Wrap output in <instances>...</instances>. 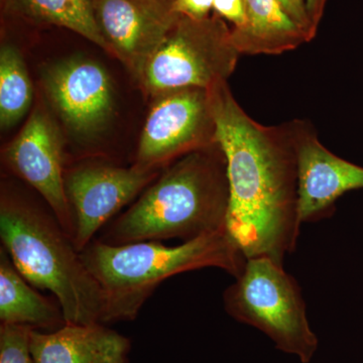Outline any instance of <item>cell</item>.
<instances>
[{"label":"cell","mask_w":363,"mask_h":363,"mask_svg":"<svg viewBox=\"0 0 363 363\" xmlns=\"http://www.w3.org/2000/svg\"><path fill=\"white\" fill-rule=\"evenodd\" d=\"M157 176V169L104 164H82L65 172L64 183L76 250L82 252L98 231Z\"/></svg>","instance_id":"ba28073f"},{"label":"cell","mask_w":363,"mask_h":363,"mask_svg":"<svg viewBox=\"0 0 363 363\" xmlns=\"http://www.w3.org/2000/svg\"><path fill=\"white\" fill-rule=\"evenodd\" d=\"M80 255L104 294V324L135 320L145 301L171 277L217 267L236 279L247 262L227 230L177 247L154 240L119 245L92 240Z\"/></svg>","instance_id":"277c9868"},{"label":"cell","mask_w":363,"mask_h":363,"mask_svg":"<svg viewBox=\"0 0 363 363\" xmlns=\"http://www.w3.org/2000/svg\"><path fill=\"white\" fill-rule=\"evenodd\" d=\"M33 100V86L25 60L16 45L0 49V125L9 130L23 118Z\"/></svg>","instance_id":"e0dca14e"},{"label":"cell","mask_w":363,"mask_h":363,"mask_svg":"<svg viewBox=\"0 0 363 363\" xmlns=\"http://www.w3.org/2000/svg\"><path fill=\"white\" fill-rule=\"evenodd\" d=\"M0 238L21 276L54 294L66 323L104 324V294L54 213L4 188Z\"/></svg>","instance_id":"3957f363"},{"label":"cell","mask_w":363,"mask_h":363,"mask_svg":"<svg viewBox=\"0 0 363 363\" xmlns=\"http://www.w3.org/2000/svg\"><path fill=\"white\" fill-rule=\"evenodd\" d=\"M217 143L208 89L183 88L155 97L140 135L136 168L157 169Z\"/></svg>","instance_id":"52a82bcc"},{"label":"cell","mask_w":363,"mask_h":363,"mask_svg":"<svg viewBox=\"0 0 363 363\" xmlns=\"http://www.w3.org/2000/svg\"><path fill=\"white\" fill-rule=\"evenodd\" d=\"M305 1L313 28L317 33L318 26H319L320 21L322 20L325 7H326L328 0H305Z\"/></svg>","instance_id":"7402d4cb"},{"label":"cell","mask_w":363,"mask_h":363,"mask_svg":"<svg viewBox=\"0 0 363 363\" xmlns=\"http://www.w3.org/2000/svg\"><path fill=\"white\" fill-rule=\"evenodd\" d=\"M216 140L226 159L227 231L247 259L283 266L297 245L298 162L293 123L262 125L236 101L227 81L210 88Z\"/></svg>","instance_id":"6da1fadb"},{"label":"cell","mask_w":363,"mask_h":363,"mask_svg":"<svg viewBox=\"0 0 363 363\" xmlns=\"http://www.w3.org/2000/svg\"><path fill=\"white\" fill-rule=\"evenodd\" d=\"M32 329L21 325H0V363H33L30 348Z\"/></svg>","instance_id":"ac0fdd59"},{"label":"cell","mask_w":363,"mask_h":363,"mask_svg":"<svg viewBox=\"0 0 363 363\" xmlns=\"http://www.w3.org/2000/svg\"><path fill=\"white\" fill-rule=\"evenodd\" d=\"M1 6L7 14L35 25L70 30L111 54L98 28L94 0H1Z\"/></svg>","instance_id":"2e32d148"},{"label":"cell","mask_w":363,"mask_h":363,"mask_svg":"<svg viewBox=\"0 0 363 363\" xmlns=\"http://www.w3.org/2000/svg\"><path fill=\"white\" fill-rule=\"evenodd\" d=\"M150 1L159 2V4H167V6H172L173 0H150Z\"/></svg>","instance_id":"603a6c76"},{"label":"cell","mask_w":363,"mask_h":363,"mask_svg":"<svg viewBox=\"0 0 363 363\" xmlns=\"http://www.w3.org/2000/svg\"><path fill=\"white\" fill-rule=\"evenodd\" d=\"M4 157L11 171L42 196L73 240V220L64 183L63 142L51 116L44 109H35L4 150Z\"/></svg>","instance_id":"9c48e42d"},{"label":"cell","mask_w":363,"mask_h":363,"mask_svg":"<svg viewBox=\"0 0 363 363\" xmlns=\"http://www.w3.org/2000/svg\"><path fill=\"white\" fill-rule=\"evenodd\" d=\"M298 162V213L301 224L328 216L346 192L363 188V168L332 154L309 123L294 121Z\"/></svg>","instance_id":"7c38bea8"},{"label":"cell","mask_w":363,"mask_h":363,"mask_svg":"<svg viewBox=\"0 0 363 363\" xmlns=\"http://www.w3.org/2000/svg\"><path fill=\"white\" fill-rule=\"evenodd\" d=\"M228 210L226 159L215 143L169 164L98 240L114 245L173 238L187 242L227 230Z\"/></svg>","instance_id":"7a4b0ae2"},{"label":"cell","mask_w":363,"mask_h":363,"mask_svg":"<svg viewBox=\"0 0 363 363\" xmlns=\"http://www.w3.org/2000/svg\"><path fill=\"white\" fill-rule=\"evenodd\" d=\"M235 283L223 294L226 312L259 329L283 352L309 363L318 338L308 321L297 281L267 257L247 259Z\"/></svg>","instance_id":"5b68a950"},{"label":"cell","mask_w":363,"mask_h":363,"mask_svg":"<svg viewBox=\"0 0 363 363\" xmlns=\"http://www.w3.org/2000/svg\"><path fill=\"white\" fill-rule=\"evenodd\" d=\"M240 56L231 28L216 13L203 20L178 16L138 81L154 98L183 88L210 89L227 81Z\"/></svg>","instance_id":"8992f818"},{"label":"cell","mask_w":363,"mask_h":363,"mask_svg":"<svg viewBox=\"0 0 363 363\" xmlns=\"http://www.w3.org/2000/svg\"><path fill=\"white\" fill-rule=\"evenodd\" d=\"M245 21L231 28V40L240 55H279L308 42L307 35L278 0H245Z\"/></svg>","instance_id":"5bb4252c"},{"label":"cell","mask_w":363,"mask_h":363,"mask_svg":"<svg viewBox=\"0 0 363 363\" xmlns=\"http://www.w3.org/2000/svg\"><path fill=\"white\" fill-rule=\"evenodd\" d=\"M278 1L285 9L288 16L304 30L308 42L314 39L317 33L313 28L305 0H278Z\"/></svg>","instance_id":"d6986e66"},{"label":"cell","mask_w":363,"mask_h":363,"mask_svg":"<svg viewBox=\"0 0 363 363\" xmlns=\"http://www.w3.org/2000/svg\"><path fill=\"white\" fill-rule=\"evenodd\" d=\"M43 83L68 130L87 140L100 133L113 114V89L104 67L74 58L45 70Z\"/></svg>","instance_id":"30bf717a"},{"label":"cell","mask_w":363,"mask_h":363,"mask_svg":"<svg viewBox=\"0 0 363 363\" xmlns=\"http://www.w3.org/2000/svg\"><path fill=\"white\" fill-rule=\"evenodd\" d=\"M171 6L150 0H94L98 28L111 55L138 81L178 18Z\"/></svg>","instance_id":"8fae6325"},{"label":"cell","mask_w":363,"mask_h":363,"mask_svg":"<svg viewBox=\"0 0 363 363\" xmlns=\"http://www.w3.org/2000/svg\"><path fill=\"white\" fill-rule=\"evenodd\" d=\"M33 363H128L130 339L105 324L66 323L55 331L32 329Z\"/></svg>","instance_id":"4fadbf2b"},{"label":"cell","mask_w":363,"mask_h":363,"mask_svg":"<svg viewBox=\"0 0 363 363\" xmlns=\"http://www.w3.org/2000/svg\"><path fill=\"white\" fill-rule=\"evenodd\" d=\"M214 0H173L172 11L177 16H187L193 20H203L210 16Z\"/></svg>","instance_id":"ffe728a7"},{"label":"cell","mask_w":363,"mask_h":363,"mask_svg":"<svg viewBox=\"0 0 363 363\" xmlns=\"http://www.w3.org/2000/svg\"><path fill=\"white\" fill-rule=\"evenodd\" d=\"M0 248V321L55 331L66 324L61 307L32 288Z\"/></svg>","instance_id":"9a60e30c"},{"label":"cell","mask_w":363,"mask_h":363,"mask_svg":"<svg viewBox=\"0 0 363 363\" xmlns=\"http://www.w3.org/2000/svg\"><path fill=\"white\" fill-rule=\"evenodd\" d=\"M213 11L217 16L230 21L233 28H238L245 23V0H214Z\"/></svg>","instance_id":"44dd1931"}]
</instances>
